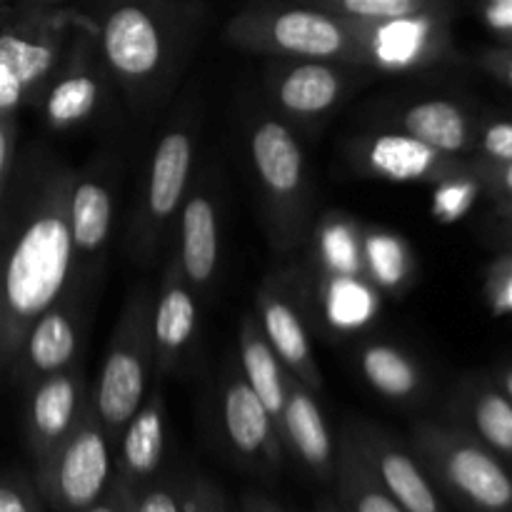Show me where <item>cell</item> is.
<instances>
[{
	"instance_id": "obj_43",
	"label": "cell",
	"mask_w": 512,
	"mask_h": 512,
	"mask_svg": "<svg viewBox=\"0 0 512 512\" xmlns=\"http://www.w3.org/2000/svg\"><path fill=\"white\" fill-rule=\"evenodd\" d=\"M483 65L512 88V50H490L483 55Z\"/></svg>"
},
{
	"instance_id": "obj_39",
	"label": "cell",
	"mask_w": 512,
	"mask_h": 512,
	"mask_svg": "<svg viewBox=\"0 0 512 512\" xmlns=\"http://www.w3.org/2000/svg\"><path fill=\"white\" fill-rule=\"evenodd\" d=\"M15 138H18V115H0V198L13 175Z\"/></svg>"
},
{
	"instance_id": "obj_18",
	"label": "cell",
	"mask_w": 512,
	"mask_h": 512,
	"mask_svg": "<svg viewBox=\"0 0 512 512\" xmlns=\"http://www.w3.org/2000/svg\"><path fill=\"white\" fill-rule=\"evenodd\" d=\"M355 163L370 178L390 183H440L445 178L470 170L455 155L438 153L430 145L405 133H378L360 140L355 148Z\"/></svg>"
},
{
	"instance_id": "obj_20",
	"label": "cell",
	"mask_w": 512,
	"mask_h": 512,
	"mask_svg": "<svg viewBox=\"0 0 512 512\" xmlns=\"http://www.w3.org/2000/svg\"><path fill=\"white\" fill-rule=\"evenodd\" d=\"M278 428L285 453L293 455L315 480L333 483L338 445L330 435L328 420L315 393L290 373L285 380V400Z\"/></svg>"
},
{
	"instance_id": "obj_45",
	"label": "cell",
	"mask_w": 512,
	"mask_h": 512,
	"mask_svg": "<svg viewBox=\"0 0 512 512\" xmlns=\"http://www.w3.org/2000/svg\"><path fill=\"white\" fill-rule=\"evenodd\" d=\"M495 385H498V388L512 400V365H508L505 370H500L498 378H495Z\"/></svg>"
},
{
	"instance_id": "obj_42",
	"label": "cell",
	"mask_w": 512,
	"mask_h": 512,
	"mask_svg": "<svg viewBox=\"0 0 512 512\" xmlns=\"http://www.w3.org/2000/svg\"><path fill=\"white\" fill-rule=\"evenodd\" d=\"M480 18L493 33L508 38L512 35V0H483Z\"/></svg>"
},
{
	"instance_id": "obj_35",
	"label": "cell",
	"mask_w": 512,
	"mask_h": 512,
	"mask_svg": "<svg viewBox=\"0 0 512 512\" xmlns=\"http://www.w3.org/2000/svg\"><path fill=\"white\" fill-rule=\"evenodd\" d=\"M183 485L153 478L133 493V512H183Z\"/></svg>"
},
{
	"instance_id": "obj_8",
	"label": "cell",
	"mask_w": 512,
	"mask_h": 512,
	"mask_svg": "<svg viewBox=\"0 0 512 512\" xmlns=\"http://www.w3.org/2000/svg\"><path fill=\"white\" fill-rule=\"evenodd\" d=\"M115 445L105 433L88 398L75 428L35 465V485L45 508L83 512L95 503L113 478Z\"/></svg>"
},
{
	"instance_id": "obj_15",
	"label": "cell",
	"mask_w": 512,
	"mask_h": 512,
	"mask_svg": "<svg viewBox=\"0 0 512 512\" xmlns=\"http://www.w3.org/2000/svg\"><path fill=\"white\" fill-rule=\"evenodd\" d=\"M220 425L230 453L240 463L263 473H275L283 465L285 448L278 423L243 378L240 365L230 368L223 378Z\"/></svg>"
},
{
	"instance_id": "obj_38",
	"label": "cell",
	"mask_w": 512,
	"mask_h": 512,
	"mask_svg": "<svg viewBox=\"0 0 512 512\" xmlns=\"http://www.w3.org/2000/svg\"><path fill=\"white\" fill-rule=\"evenodd\" d=\"M483 160L490 163H512V123L510 120H493L475 135Z\"/></svg>"
},
{
	"instance_id": "obj_34",
	"label": "cell",
	"mask_w": 512,
	"mask_h": 512,
	"mask_svg": "<svg viewBox=\"0 0 512 512\" xmlns=\"http://www.w3.org/2000/svg\"><path fill=\"white\" fill-rule=\"evenodd\" d=\"M0 512H45L35 478L20 470L0 473Z\"/></svg>"
},
{
	"instance_id": "obj_47",
	"label": "cell",
	"mask_w": 512,
	"mask_h": 512,
	"mask_svg": "<svg viewBox=\"0 0 512 512\" xmlns=\"http://www.w3.org/2000/svg\"><path fill=\"white\" fill-rule=\"evenodd\" d=\"M25 5H40V8H55V5H65L68 0H20Z\"/></svg>"
},
{
	"instance_id": "obj_29",
	"label": "cell",
	"mask_w": 512,
	"mask_h": 512,
	"mask_svg": "<svg viewBox=\"0 0 512 512\" xmlns=\"http://www.w3.org/2000/svg\"><path fill=\"white\" fill-rule=\"evenodd\" d=\"M333 483L335 503L343 512H405L375 480L348 433H343L335 450Z\"/></svg>"
},
{
	"instance_id": "obj_36",
	"label": "cell",
	"mask_w": 512,
	"mask_h": 512,
	"mask_svg": "<svg viewBox=\"0 0 512 512\" xmlns=\"http://www.w3.org/2000/svg\"><path fill=\"white\" fill-rule=\"evenodd\" d=\"M183 512H230V503L218 483L195 475L183 485Z\"/></svg>"
},
{
	"instance_id": "obj_50",
	"label": "cell",
	"mask_w": 512,
	"mask_h": 512,
	"mask_svg": "<svg viewBox=\"0 0 512 512\" xmlns=\"http://www.w3.org/2000/svg\"><path fill=\"white\" fill-rule=\"evenodd\" d=\"M230 512H240V510H235V508H230Z\"/></svg>"
},
{
	"instance_id": "obj_11",
	"label": "cell",
	"mask_w": 512,
	"mask_h": 512,
	"mask_svg": "<svg viewBox=\"0 0 512 512\" xmlns=\"http://www.w3.org/2000/svg\"><path fill=\"white\" fill-rule=\"evenodd\" d=\"M358 38L365 68L410 73L450 55V13H418L385 20H345Z\"/></svg>"
},
{
	"instance_id": "obj_26",
	"label": "cell",
	"mask_w": 512,
	"mask_h": 512,
	"mask_svg": "<svg viewBox=\"0 0 512 512\" xmlns=\"http://www.w3.org/2000/svg\"><path fill=\"white\" fill-rule=\"evenodd\" d=\"M358 368L365 383L393 403L413 405L425 395V370L400 345L373 340L358 353Z\"/></svg>"
},
{
	"instance_id": "obj_28",
	"label": "cell",
	"mask_w": 512,
	"mask_h": 512,
	"mask_svg": "<svg viewBox=\"0 0 512 512\" xmlns=\"http://www.w3.org/2000/svg\"><path fill=\"white\" fill-rule=\"evenodd\" d=\"M240 370H243V378L248 380L253 393L263 400V405L278 423L285 400L288 370L275 355L273 345L268 343L255 315H248L240 323Z\"/></svg>"
},
{
	"instance_id": "obj_48",
	"label": "cell",
	"mask_w": 512,
	"mask_h": 512,
	"mask_svg": "<svg viewBox=\"0 0 512 512\" xmlns=\"http://www.w3.org/2000/svg\"><path fill=\"white\" fill-rule=\"evenodd\" d=\"M13 5H18V0H0V18H3V15L13 8Z\"/></svg>"
},
{
	"instance_id": "obj_17",
	"label": "cell",
	"mask_w": 512,
	"mask_h": 512,
	"mask_svg": "<svg viewBox=\"0 0 512 512\" xmlns=\"http://www.w3.org/2000/svg\"><path fill=\"white\" fill-rule=\"evenodd\" d=\"M360 70L365 68L330 60H280L270 73V95L288 118H323L345 98Z\"/></svg>"
},
{
	"instance_id": "obj_19",
	"label": "cell",
	"mask_w": 512,
	"mask_h": 512,
	"mask_svg": "<svg viewBox=\"0 0 512 512\" xmlns=\"http://www.w3.org/2000/svg\"><path fill=\"white\" fill-rule=\"evenodd\" d=\"M198 298L185 280L178 255L168 260L160 278L158 295L150 308V333H153V360L158 375H168L193 348L198 335Z\"/></svg>"
},
{
	"instance_id": "obj_10",
	"label": "cell",
	"mask_w": 512,
	"mask_h": 512,
	"mask_svg": "<svg viewBox=\"0 0 512 512\" xmlns=\"http://www.w3.org/2000/svg\"><path fill=\"white\" fill-rule=\"evenodd\" d=\"M110 75L98 53L93 25L80 13L63 58L35 108L53 130H70L93 118L108 93Z\"/></svg>"
},
{
	"instance_id": "obj_41",
	"label": "cell",
	"mask_w": 512,
	"mask_h": 512,
	"mask_svg": "<svg viewBox=\"0 0 512 512\" xmlns=\"http://www.w3.org/2000/svg\"><path fill=\"white\" fill-rule=\"evenodd\" d=\"M133 493L135 490L125 488L123 483L110 478L105 493L83 512H133Z\"/></svg>"
},
{
	"instance_id": "obj_9",
	"label": "cell",
	"mask_w": 512,
	"mask_h": 512,
	"mask_svg": "<svg viewBox=\"0 0 512 512\" xmlns=\"http://www.w3.org/2000/svg\"><path fill=\"white\" fill-rule=\"evenodd\" d=\"M193 163V130L183 123L170 125L150 155L138 220L133 223V233H130L138 253H158L160 240L168 233L170 223L178 218L180 205L190 190Z\"/></svg>"
},
{
	"instance_id": "obj_32",
	"label": "cell",
	"mask_w": 512,
	"mask_h": 512,
	"mask_svg": "<svg viewBox=\"0 0 512 512\" xmlns=\"http://www.w3.org/2000/svg\"><path fill=\"white\" fill-rule=\"evenodd\" d=\"M343 20H385L418 13H450V0H295Z\"/></svg>"
},
{
	"instance_id": "obj_25",
	"label": "cell",
	"mask_w": 512,
	"mask_h": 512,
	"mask_svg": "<svg viewBox=\"0 0 512 512\" xmlns=\"http://www.w3.org/2000/svg\"><path fill=\"white\" fill-rule=\"evenodd\" d=\"M315 303L335 335H350L378 318L380 290L365 275H318Z\"/></svg>"
},
{
	"instance_id": "obj_13",
	"label": "cell",
	"mask_w": 512,
	"mask_h": 512,
	"mask_svg": "<svg viewBox=\"0 0 512 512\" xmlns=\"http://www.w3.org/2000/svg\"><path fill=\"white\" fill-rule=\"evenodd\" d=\"M305 290L298 273H273L258 290V323L275 355L293 378L320 393L325 385L323 370L315 360L310 343L308 320H305Z\"/></svg>"
},
{
	"instance_id": "obj_33",
	"label": "cell",
	"mask_w": 512,
	"mask_h": 512,
	"mask_svg": "<svg viewBox=\"0 0 512 512\" xmlns=\"http://www.w3.org/2000/svg\"><path fill=\"white\" fill-rule=\"evenodd\" d=\"M480 178L475 175V168L465 170V173L453 175V178H445L440 183H435V195H433V215L440 223H453L460 220L473 203L478 200Z\"/></svg>"
},
{
	"instance_id": "obj_31",
	"label": "cell",
	"mask_w": 512,
	"mask_h": 512,
	"mask_svg": "<svg viewBox=\"0 0 512 512\" xmlns=\"http://www.w3.org/2000/svg\"><path fill=\"white\" fill-rule=\"evenodd\" d=\"M415 258L398 233L363 230V275L380 293H400L413 280Z\"/></svg>"
},
{
	"instance_id": "obj_40",
	"label": "cell",
	"mask_w": 512,
	"mask_h": 512,
	"mask_svg": "<svg viewBox=\"0 0 512 512\" xmlns=\"http://www.w3.org/2000/svg\"><path fill=\"white\" fill-rule=\"evenodd\" d=\"M473 168L480 183L488 185L495 195L512 203V163H490V160H483V163L473 165Z\"/></svg>"
},
{
	"instance_id": "obj_21",
	"label": "cell",
	"mask_w": 512,
	"mask_h": 512,
	"mask_svg": "<svg viewBox=\"0 0 512 512\" xmlns=\"http://www.w3.org/2000/svg\"><path fill=\"white\" fill-rule=\"evenodd\" d=\"M113 190L100 173L73 175L68 220L75 248V280L88 285L98 275L113 233Z\"/></svg>"
},
{
	"instance_id": "obj_5",
	"label": "cell",
	"mask_w": 512,
	"mask_h": 512,
	"mask_svg": "<svg viewBox=\"0 0 512 512\" xmlns=\"http://www.w3.org/2000/svg\"><path fill=\"white\" fill-rule=\"evenodd\" d=\"M68 5H13L0 18V115L35 108L78 23Z\"/></svg>"
},
{
	"instance_id": "obj_44",
	"label": "cell",
	"mask_w": 512,
	"mask_h": 512,
	"mask_svg": "<svg viewBox=\"0 0 512 512\" xmlns=\"http://www.w3.org/2000/svg\"><path fill=\"white\" fill-rule=\"evenodd\" d=\"M238 510L240 512H285L273 498H270V495L258 493V490H245V493L240 495Z\"/></svg>"
},
{
	"instance_id": "obj_46",
	"label": "cell",
	"mask_w": 512,
	"mask_h": 512,
	"mask_svg": "<svg viewBox=\"0 0 512 512\" xmlns=\"http://www.w3.org/2000/svg\"><path fill=\"white\" fill-rule=\"evenodd\" d=\"M313 512H343V510L338 508V503H335V500L323 498V500H318V503H315Z\"/></svg>"
},
{
	"instance_id": "obj_49",
	"label": "cell",
	"mask_w": 512,
	"mask_h": 512,
	"mask_svg": "<svg viewBox=\"0 0 512 512\" xmlns=\"http://www.w3.org/2000/svg\"><path fill=\"white\" fill-rule=\"evenodd\" d=\"M505 40H508V43H512V35H508V38H505Z\"/></svg>"
},
{
	"instance_id": "obj_4",
	"label": "cell",
	"mask_w": 512,
	"mask_h": 512,
	"mask_svg": "<svg viewBox=\"0 0 512 512\" xmlns=\"http://www.w3.org/2000/svg\"><path fill=\"white\" fill-rule=\"evenodd\" d=\"M410 450L440 495L465 512H512V470L463 425L420 420Z\"/></svg>"
},
{
	"instance_id": "obj_1",
	"label": "cell",
	"mask_w": 512,
	"mask_h": 512,
	"mask_svg": "<svg viewBox=\"0 0 512 512\" xmlns=\"http://www.w3.org/2000/svg\"><path fill=\"white\" fill-rule=\"evenodd\" d=\"M70 185L68 168L33 160L0 198V375L30 323L75 283Z\"/></svg>"
},
{
	"instance_id": "obj_14",
	"label": "cell",
	"mask_w": 512,
	"mask_h": 512,
	"mask_svg": "<svg viewBox=\"0 0 512 512\" xmlns=\"http://www.w3.org/2000/svg\"><path fill=\"white\" fill-rule=\"evenodd\" d=\"M345 433L375 480L405 512H445L443 495L438 493L410 445L368 420L350 423Z\"/></svg>"
},
{
	"instance_id": "obj_6",
	"label": "cell",
	"mask_w": 512,
	"mask_h": 512,
	"mask_svg": "<svg viewBox=\"0 0 512 512\" xmlns=\"http://www.w3.org/2000/svg\"><path fill=\"white\" fill-rule=\"evenodd\" d=\"M248 145L273 248L290 253L308 233L310 195L303 148L293 130L270 115L250 125Z\"/></svg>"
},
{
	"instance_id": "obj_3",
	"label": "cell",
	"mask_w": 512,
	"mask_h": 512,
	"mask_svg": "<svg viewBox=\"0 0 512 512\" xmlns=\"http://www.w3.org/2000/svg\"><path fill=\"white\" fill-rule=\"evenodd\" d=\"M223 38L245 53L278 60H330L365 68L363 48L343 18L295 0L248 5L228 20Z\"/></svg>"
},
{
	"instance_id": "obj_24",
	"label": "cell",
	"mask_w": 512,
	"mask_h": 512,
	"mask_svg": "<svg viewBox=\"0 0 512 512\" xmlns=\"http://www.w3.org/2000/svg\"><path fill=\"white\" fill-rule=\"evenodd\" d=\"M453 410L458 425L512 465V400L493 380H463Z\"/></svg>"
},
{
	"instance_id": "obj_23",
	"label": "cell",
	"mask_w": 512,
	"mask_h": 512,
	"mask_svg": "<svg viewBox=\"0 0 512 512\" xmlns=\"http://www.w3.org/2000/svg\"><path fill=\"white\" fill-rule=\"evenodd\" d=\"M165 455V398L155 388L145 395L133 418L125 423L123 433L115 440L113 480L125 488L138 490L158 478Z\"/></svg>"
},
{
	"instance_id": "obj_16",
	"label": "cell",
	"mask_w": 512,
	"mask_h": 512,
	"mask_svg": "<svg viewBox=\"0 0 512 512\" xmlns=\"http://www.w3.org/2000/svg\"><path fill=\"white\" fill-rule=\"evenodd\" d=\"M25 415L23 438L28 455L38 465L83 415L88 405L90 388L85 378V368L75 360L70 368L48 375L25 390Z\"/></svg>"
},
{
	"instance_id": "obj_12",
	"label": "cell",
	"mask_w": 512,
	"mask_h": 512,
	"mask_svg": "<svg viewBox=\"0 0 512 512\" xmlns=\"http://www.w3.org/2000/svg\"><path fill=\"white\" fill-rule=\"evenodd\" d=\"M88 285L75 280L45 313L25 330L20 348L10 363L8 375L28 390L38 380L70 368L80 360L85 343V323H88Z\"/></svg>"
},
{
	"instance_id": "obj_2",
	"label": "cell",
	"mask_w": 512,
	"mask_h": 512,
	"mask_svg": "<svg viewBox=\"0 0 512 512\" xmlns=\"http://www.w3.org/2000/svg\"><path fill=\"white\" fill-rule=\"evenodd\" d=\"M88 15L110 83L133 108H150L173 85L200 20L193 0H93Z\"/></svg>"
},
{
	"instance_id": "obj_7",
	"label": "cell",
	"mask_w": 512,
	"mask_h": 512,
	"mask_svg": "<svg viewBox=\"0 0 512 512\" xmlns=\"http://www.w3.org/2000/svg\"><path fill=\"white\" fill-rule=\"evenodd\" d=\"M150 308L153 300L145 290L130 295L110 335L95 388L90 390L95 415L113 445L148 395V375L155 370Z\"/></svg>"
},
{
	"instance_id": "obj_37",
	"label": "cell",
	"mask_w": 512,
	"mask_h": 512,
	"mask_svg": "<svg viewBox=\"0 0 512 512\" xmlns=\"http://www.w3.org/2000/svg\"><path fill=\"white\" fill-rule=\"evenodd\" d=\"M485 298L495 315H512V253L495 260L488 270Z\"/></svg>"
},
{
	"instance_id": "obj_30",
	"label": "cell",
	"mask_w": 512,
	"mask_h": 512,
	"mask_svg": "<svg viewBox=\"0 0 512 512\" xmlns=\"http://www.w3.org/2000/svg\"><path fill=\"white\" fill-rule=\"evenodd\" d=\"M315 275H363V228L343 213L320 218L313 233Z\"/></svg>"
},
{
	"instance_id": "obj_22",
	"label": "cell",
	"mask_w": 512,
	"mask_h": 512,
	"mask_svg": "<svg viewBox=\"0 0 512 512\" xmlns=\"http://www.w3.org/2000/svg\"><path fill=\"white\" fill-rule=\"evenodd\" d=\"M178 263L195 293L215 280L220 265V210L208 183L190 185L178 213Z\"/></svg>"
},
{
	"instance_id": "obj_27",
	"label": "cell",
	"mask_w": 512,
	"mask_h": 512,
	"mask_svg": "<svg viewBox=\"0 0 512 512\" xmlns=\"http://www.w3.org/2000/svg\"><path fill=\"white\" fill-rule=\"evenodd\" d=\"M400 133L413 135L438 153L460 158L475 145L473 123L453 100H420L398 115Z\"/></svg>"
}]
</instances>
